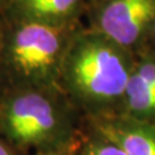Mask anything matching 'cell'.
<instances>
[{
  "instance_id": "ba28073f",
  "label": "cell",
  "mask_w": 155,
  "mask_h": 155,
  "mask_svg": "<svg viewBox=\"0 0 155 155\" xmlns=\"http://www.w3.org/2000/svg\"><path fill=\"white\" fill-rule=\"evenodd\" d=\"M81 155H127L123 150L107 138L105 134L99 132L97 138L90 140L82 150Z\"/></svg>"
},
{
  "instance_id": "3957f363",
  "label": "cell",
  "mask_w": 155,
  "mask_h": 155,
  "mask_svg": "<svg viewBox=\"0 0 155 155\" xmlns=\"http://www.w3.org/2000/svg\"><path fill=\"white\" fill-rule=\"evenodd\" d=\"M102 35L122 47L134 44L155 22V0H111L100 14Z\"/></svg>"
},
{
  "instance_id": "30bf717a",
  "label": "cell",
  "mask_w": 155,
  "mask_h": 155,
  "mask_svg": "<svg viewBox=\"0 0 155 155\" xmlns=\"http://www.w3.org/2000/svg\"><path fill=\"white\" fill-rule=\"evenodd\" d=\"M0 155H12V153L8 150V148L1 143H0Z\"/></svg>"
},
{
  "instance_id": "6da1fadb",
  "label": "cell",
  "mask_w": 155,
  "mask_h": 155,
  "mask_svg": "<svg viewBox=\"0 0 155 155\" xmlns=\"http://www.w3.org/2000/svg\"><path fill=\"white\" fill-rule=\"evenodd\" d=\"M71 77L86 99L98 104L124 97L133 67L122 46L104 36L84 39L70 63Z\"/></svg>"
},
{
  "instance_id": "8992f818",
  "label": "cell",
  "mask_w": 155,
  "mask_h": 155,
  "mask_svg": "<svg viewBox=\"0 0 155 155\" xmlns=\"http://www.w3.org/2000/svg\"><path fill=\"white\" fill-rule=\"evenodd\" d=\"M98 131L118 145L127 155H155V123L127 116L104 121Z\"/></svg>"
},
{
  "instance_id": "8fae6325",
  "label": "cell",
  "mask_w": 155,
  "mask_h": 155,
  "mask_svg": "<svg viewBox=\"0 0 155 155\" xmlns=\"http://www.w3.org/2000/svg\"><path fill=\"white\" fill-rule=\"evenodd\" d=\"M152 32H153V35H154V37H155V22H154V24H153V27H152Z\"/></svg>"
},
{
  "instance_id": "5b68a950",
  "label": "cell",
  "mask_w": 155,
  "mask_h": 155,
  "mask_svg": "<svg viewBox=\"0 0 155 155\" xmlns=\"http://www.w3.org/2000/svg\"><path fill=\"white\" fill-rule=\"evenodd\" d=\"M124 98L127 117L155 123V54L146 56L133 67Z\"/></svg>"
},
{
  "instance_id": "277c9868",
  "label": "cell",
  "mask_w": 155,
  "mask_h": 155,
  "mask_svg": "<svg viewBox=\"0 0 155 155\" xmlns=\"http://www.w3.org/2000/svg\"><path fill=\"white\" fill-rule=\"evenodd\" d=\"M59 51V37L52 28L31 23L24 25L15 37L14 60L25 72L50 66Z\"/></svg>"
},
{
  "instance_id": "9c48e42d",
  "label": "cell",
  "mask_w": 155,
  "mask_h": 155,
  "mask_svg": "<svg viewBox=\"0 0 155 155\" xmlns=\"http://www.w3.org/2000/svg\"><path fill=\"white\" fill-rule=\"evenodd\" d=\"M72 150L74 148H70V147H56V148H53V150H48L46 152H43L39 155H74L72 154Z\"/></svg>"
},
{
  "instance_id": "52a82bcc",
  "label": "cell",
  "mask_w": 155,
  "mask_h": 155,
  "mask_svg": "<svg viewBox=\"0 0 155 155\" xmlns=\"http://www.w3.org/2000/svg\"><path fill=\"white\" fill-rule=\"evenodd\" d=\"M77 0H27V5L36 15L58 16L67 14L76 5Z\"/></svg>"
},
{
  "instance_id": "7a4b0ae2",
  "label": "cell",
  "mask_w": 155,
  "mask_h": 155,
  "mask_svg": "<svg viewBox=\"0 0 155 155\" xmlns=\"http://www.w3.org/2000/svg\"><path fill=\"white\" fill-rule=\"evenodd\" d=\"M58 121L50 102L38 94H27L9 106L5 120L7 134L15 143L38 145L55 133Z\"/></svg>"
}]
</instances>
